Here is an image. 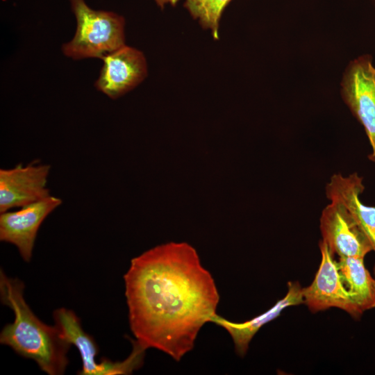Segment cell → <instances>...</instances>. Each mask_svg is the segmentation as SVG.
<instances>
[{
	"mask_svg": "<svg viewBox=\"0 0 375 375\" xmlns=\"http://www.w3.org/2000/svg\"><path fill=\"white\" fill-rule=\"evenodd\" d=\"M71 5L77 25L73 38L62 46L66 56L74 60L103 59L125 45V20L122 16L93 10L84 0H71Z\"/></svg>",
	"mask_w": 375,
	"mask_h": 375,
	"instance_id": "obj_3",
	"label": "cell"
},
{
	"mask_svg": "<svg viewBox=\"0 0 375 375\" xmlns=\"http://www.w3.org/2000/svg\"><path fill=\"white\" fill-rule=\"evenodd\" d=\"M364 189L362 178L357 173L347 176L335 174L326 184V195L330 201L340 202L347 208L375 252V207L362 203L360 196Z\"/></svg>",
	"mask_w": 375,
	"mask_h": 375,
	"instance_id": "obj_11",
	"label": "cell"
},
{
	"mask_svg": "<svg viewBox=\"0 0 375 375\" xmlns=\"http://www.w3.org/2000/svg\"><path fill=\"white\" fill-rule=\"evenodd\" d=\"M232 0H185L184 7L215 40L219 38V26L224 10Z\"/></svg>",
	"mask_w": 375,
	"mask_h": 375,
	"instance_id": "obj_14",
	"label": "cell"
},
{
	"mask_svg": "<svg viewBox=\"0 0 375 375\" xmlns=\"http://www.w3.org/2000/svg\"><path fill=\"white\" fill-rule=\"evenodd\" d=\"M24 290L21 280L8 277L1 269V301L12 310L15 319L3 328L0 342L19 355L33 360L45 373L63 374L72 344L56 325H47L35 315L24 299Z\"/></svg>",
	"mask_w": 375,
	"mask_h": 375,
	"instance_id": "obj_2",
	"label": "cell"
},
{
	"mask_svg": "<svg viewBox=\"0 0 375 375\" xmlns=\"http://www.w3.org/2000/svg\"><path fill=\"white\" fill-rule=\"evenodd\" d=\"M53 316L55 325L64 338L79 351L83 365L78 374H129L142 366L145 349L135 343L126 360L115 362L103 360L98 362L96 360L99 351L97 345L94 339L83 331L76 315L71 310L60 308L53 312Z\"/></svg>",
	"mask_w": 375,
	"mask_h": 375,
	"instance_id": "obj_4",
	"label": "cell"
},
{
	"mask_svg": "<svg viewBox=\"0 0 375 375\" xmlns=\"http://www.w3.org/2000/svg\"><path fill=\"white\" fill-rule=\"evenodd\" d=\"M61 203L60 198L50 195L18 210L1 213L0 240L15 245L24 260L29 262L40 225Z\"/></svg>",
	"mask_w": 375,
	"mask_h": 375,
	"instance_id": "obj_8",
	"label": "cell"
},
{
	"mask_svg": "<svg viewBox=\"0 0 375 375\" xmlns=\"http://www.w3.org/2000/svg\"><path fill=\"white\" fill-rule=\"evenodd\" d=\"M124 279L136 342L176 361L192 350L200 329L217 314L214 278L188 243L162 244L133 258Z\"/></svg>",
	"mask_w": 375,
	"mask_h": 375,
	"instance_id": "obj_1",
	"label": "cell"
},
{
	"mask_svg": "<svg viewBox=\"0 0 375 375\" xmlns=\"http://www.w3.org/2000/svg\"><path fill=\"white\" fill-rule=\"evenodd\" d=\"M322 240L339 258L365 256L372 247L347 208L338 201H331L320 217Z\"/></svg>",
	"mask_w": 375,
	"mask_h": 375,
	"instance_id": "obj_7",
	"label": "cell"
},
{
	"mask_svg": "<svg viewBox=\"0 0 375 375\" xmlns=\"http://www.w3.org/2000/svg\"><path fill=\"white\" fill-rule=\"evenodd\" d=\"M94 86L110 99H115L138 85L147 75L143 53L126 44L108 54Z\"/></svg>",
	"mask_w": 375,
	"mask_h": 375,
	"instance_id": "obj_10",
	"label": "cell"
},
{
	"mask_svg": "<svg viewBox=\"0 0 375 375\" xmlns=\"http://www.w3.org/2000/svg\"><path fill=\"white\" fill-rule=\"evenodd\" d=\"M368 55L350 62L341 83V94L353 116L363 126L372 152L369 159L375 162V67Z\"/></svg>",
	"mask_w": 375,
	"mask_h": 375,
	"instance_id": "obj_5",
	"label": "cell"
},
{
	"mask_svg": "<svg viewBox=\"0 0 375 375\" xmlns=\"http://www.w3.org/2000/svg\"><path fill=\"white\" fill-rule=\"evenodd\" d=\"M345 287L363 313L375 307V279L364 265V258L343 257L338 260Z\"/></svg>",
	"mask_w": 375,
	"mask_h": 375,
	"instance_id": "obj_13",
	"label": "cell"
},
{
	"mask_svg": "<svg viewBox=\"0 0 375 375\" xmlns=\"http://www.w3.org/2000/svg\"><path fill=\"white\" fill-rule=\"evenodd\" d=\"M51 166L36 162L0 169V212L21 208L49 196L47 187Z\"/></svg>",
	"mask_w": 375,
	"mask_h": 375,
	"instance_id": "obj_9",
	"label": "cell"
},
{
	"mask_svg": "<svg viewBox=\"0 0 375 375\" xmlns=\"http://www.w3.org/2000/svg\"><path fill=\"white\" fill-rule=\"evenodd\" d=\"M180 0H155L157 5L160 8H163L167 4H169L172 6L177 5Z\"/></svg>",
	"mask_w": 375,
	"mask_h": 375,
	"instance_id": "obj_15",
	"label": "cell"
},
{
	"mask_svg": "<svg viewBox=\"0 0 375 375\" xmlns=\"http://www.w3.org/2000/svg\"><path fill=\"white\" fill-rule=\"evenodd\" d=\"M288 287V292L283 299L264 313L249 321L235 323L216 314L210 322L221 326L229 333L234 342L235 351L239 356H244L253 337L263 325L278 317L285 308L304 303L303 288L299 282H289Z\"/></svg>",
	"mask_w": 375,
	"mask_h": 375,
	"instance_id": "obj_12",
	"label": "cell"
},
{
	"mask_svg": "<svg viewBox=\"0 0 375 375\" xmlns=\"http://www.w3.org/2000/svg\"><path fill=\"white\" fill-rule=\"evenodd\" d=\"M319 247L320 264L312 283L303 288L304 303L312 312L335 307L355 319L359 318L362 312L344 285L335 255L323 240L319 242Z\"/></svg>",
	"mask_w": 375,
	"mask_h": 375,
	"instance_id": "obj_6",
	"label": "cell"
}]
</instances>
